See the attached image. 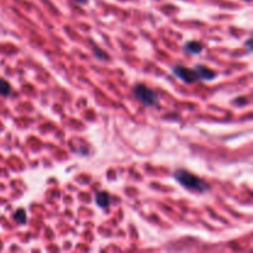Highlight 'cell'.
Here are the masks:
<instances>
[{
    "label": "cell",
    "instance_id": "cell-5",
    "mask_svg": "<svg viewBox=\"0 0 253 253\" xmlns=\"http://www.w3.org/2000/svg\"><path fill=\"white\" fill-rule=\"evenodd\" d=\"M95 203L99 208H101V209H106V208L110 207L111 198L110 195H109V193L106 192L98 193L95 197Z\"/></svg>",
    "mask_w": 253,
    "mask_h": 253
},
{
    "label": "cell",
    "instance_id": "cell-2",
    "mask_svg": "<svg viewBox=\"0 0 253 253\" xmlns=\"http://www.w3.org/2000/svg\"><path fill=\"white\" fill-rule=\"evenodd\" d=\"M133 96H135V99L138 103L145 106H156L160 103L157 94L152 89L148 88V86L143 85V84H138V85L135 86Z\"/></svg>",
    "mask_w": 253,
    "mask_h": 253
},
{
    "label": "cell",
    "instance_id": "cell-10",
    "mask_svg": "<svg viewBox=\"0 0 253 253\" xmlns=\"http://www.w3.org/2000/svg\"><path fill=\"white\" fill-rule=\"evenodd\" d=\"M246 47H247V49H249V51H250V52H251V51H252V46H251V39H250V40H249V41H247V42H246Z\"/></svg>",
    "mask_w": 253,
    "mask_h": 253
},
{
    "label": "cell",
    "instance_id": "cell-7",
    "mask_svg": "<svg viewBox=\"0 0 253 253\" xmlns=\"http://www.w3.org/2000/svg\"><path fill=\"white\" fill-rule=\"evenodd\" d=\"M11 93V85L5 79H0V95L9 96Z\"/></svg>",
    "mask_w": 253,
    "mask_h": 253
},
{
    "label": "cell",
    "instance_id": "cell-3",
    "mask_svg": "<svg viewBox=\"0 0 253 253\" xmlns=\"http://www.w3.org/2000/svg\"><path fill=\"white\" fill-rule=\"evenodd\" d=\"M173 74H174L178 79H180V81L184 82V83L187 84H192L194 83V82L199 81L195 68H188V67L184 66H175L174 68H173Z\"/></svg>",
    "mask_w": 253,
    "mask_h": 253
},
{
    "label": "cell",
    "instance_id": "cell-9",
    "mask_svg": "<svg viewBox=\"0 0 253 253\" xmlns=\"http://www.w3.org/2000/svg\"><path fill=\"white\" fill-rule=\"evenodd\" d=\"M94 53H95L96 58L103 59V61H104V59H109L108 54H106L104 51H101V49H99L98 47H95V48H94Z\"/></svg>",
    "mask_w": 253,
    "mask_h": 253
},
{
    "label": "cell",
    "instance_id": "cell-8",
    "mask_svg": "<svg viewBox=\"0 0 253 253\" xmlns=\"http://www.w3.org/2000/svg\"><path fill=\"white\" fill-rule=\"evenodd\" d=\"M26 211L24 209L16 210V212L14 214V220L20 225H24L26 222Z\"/></svg>",
    "mask_w": 253,
    "mask_h": 253
},
{
    "label": "cell",
    "instance_id": "cell-4",
    "mask_svg": "<svg viewBox=\"0 0 253 253\" xmlns=\"http://www.w3.org/2000/svg\"><path fill=\"white\" fill-rule=\"evenodd\" d=\"M195 71H197L198 78H199L200 81L209 82L216 78V73L205 66H197L195 67Z\"/></svg>",
    "mask_w": 253,
    "mask_h": 253
},
{
    "label": "cell",
    "instance_id": "cell-6",
    "mask_svg": "<svg viewBox=\"0 0 253 253\" xmlns=\"http://www.w3.org/2000/svg\"><path fill=\"white\" fill-rule=\"evenodd\" d=\"M184 49L187 53L190 54H199L203 51V44L199 41H189L185 43Z\"/></svg>",
    "mask_w": 253,
    "mask_h": 253
},
{
    "label": "cell",
    "instance_id": "cell-11",
    "mask_svg": "<svg viewBox=\"0 0 253 253\" xmlns=\"http://www.w3.org/2000/svg\"><path fill=\"white\" fill-rule=\"evenodd\" d=\"M73 1H76V2H78V4H86V2H88V0H73Z\"/></svg>",
    "mask_w": 253,
    "mask_h": 253
},
{
    "label": "cell",
    "instance_id": "cell-1",
    "mask_svg": "<svg viewBox=\"0 0 253 253\" xmlns=\"http://www.w3.org/2000/svg\"><path fill=\"white\" fill-rule=\"evenodd\" d=\"M174 178L177 182L179 183L182 187L185 189L190 190V192L199 193V194H204V193L209 192L210 187L207 184V182L199 178L198 175L193 174L192 172L187 169H177L174 172Z\"/></svg>",
    "mask_w": 253,
    "mask_h": 253
}]
</instances>
